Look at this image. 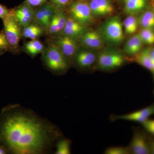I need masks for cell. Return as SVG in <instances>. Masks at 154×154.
<instances>
[{
	"instance_id": "8",
	"label": "cell",
	"mask_w": 154,
	"mask_h": 154,
	"mask_svg": "<svg viewBox=\"0 0 154 154\" xmlns=\"http://www.w3.org/2000/svg\"><path fill=\"white\" fill-rule=\"evenodd\" d=\"M76 38L62 35L55 38L53 44L58 47L63 55L70 61V59L74 57L77 51Z\"/></svg>"
},
{
	"instance_id": "22",
	"label": "cell",
	"mask_w": 154,
	"mask_h": 154,
	"mask_svg": "<svg viewBox=\"0 0 154 154\" xmlns=\"http://www.w3.org/2000/svg\"><path fill=\"white\" fill-rule=\"evenodd\" d=\"M71 141L68 139L61 138L56 144L55 154H71Z\"/></svg>"
},
{
	"instance_id": "10",
	"label": "cell",
	"mask_w": 154,
	"mask_h": 154,
	"mask_svg": "<svg viewBox=\"0 0 154 154\" xmlns=\"http://www.w3.org/2000/svg\"><path fill=\"white\" fill-rule=\"evenodd\" d=\"M154 115V103L137 111L124 115L116 116L113 117L114 120H128L142 123L149 118L150 116Z\"/></svg>"
},
{
	"instance_id": "24",
	"label": "cell",
	"mask_w": 154,
	"mask_h": 154,
	"mask_svg": "<svg viewBox=\"0 0 154 154\" xmlns=\"http://www.w3.org/2000/svg\"><path fill=\"white\" fill-rule=\"evenodd\" d=\"M106 154H131L129 146L110 147L105 150Z\"/></svg>"
},
{
	"instance_id": "34",
	"label": "cell",
	"mask_w": 154,
	"mask_h": 154,
	"mask_svg": "<svg viewBox=\"0 0 154 154\" xmlns=\"http://www.w3.org/2000/svg\"></svg>"
},
{
	"instance_id": "20",
	"label": "cell",
	"mask_w": 154,
	"mask_h": 154,
	"mask_svg": "<svg viewBox=\"0 0 154 154\" xmlns=\"http://www.w3.org/2000/svg\"><path fill=\"white\" fill-rule=\"evenodd\" d=\"M138 20L139 25L143 28H154V12L145 11L141 14Z\"/></svg>"
},
{
	"instance_id": "31",
	"label": "cell",
	"mask_w": 154,
	"mask_h": 154,
	"mask_svg": "<svg viewBox=\"0 0 154 154\" xmlns=\"http://www.w3.org/2000/svg\"><path fill=\"white\" fill-rule=\"evenodd\" d=\"M7 152L6 149L4 147H0V154H5Z\"/></svg>"
},
{
	"instance_id": "6",
	"label": "cell",
	"mask_w": 154,
	"mask_h": 154,
	"mask_svg": "<svg viewBox=\"0 0 154 154\" xmlns=\"http://www.w3.org/2000/svg\"><path fill=\"white\" fill-rule=\"evenodd\" d=\"M151 137V136H149L143 131L136 130L129 146L131 154H151L150 146Z\"/></svg>"
},
{
	"instance_id": "15",
	"label": "cell",
	"mask_w": 154,
	"mask_h": 154,
	"mask_svg": "<svg viewBox=\"0 0 154 154\" xmlns=\"http://www.w3.org/2000/svg\"><path fill=\"white\" fill-rule=\"evenodd\" d=\"M144 44L139 34H135L128 39L125 45V52L129 55H137L140 52Z\"/></svg>"
},
{
	"instance_id": "3",
	"label": "cell",
	"mask_w": 154,
	"mask_h": 154,
	"mask_svg": "<svg viewBox=\"0 0 154 154\" xmlns=\"http://www.w3.org/2000/svg\"><path fill=\"white\" fill-rule=\"evenodd\" d=\"M102 35L109 43L115 45L121 43L124 35L122 24L119 17H112L105 22L102 28Z\"/></svg>"
},
{
	"instance_id": "13",
	"label": "cell",
	"mask_w": 154,
	"mask_h": 154,
	"mask_svg": "<svg viewBox=\"0 0 154 154\" xmlns=\"http://www.w3.org/2000/svg\"><path fill=\"white\" fill-rule=\"evenodd\" d=\"M85 26L80 24L71 17H67L66 22L63 30V35L77 38L85 33Z\"/></svg>"
},
{
	"instance_id": "30",
	"label": "cell",
	"mask_w": 154,
	"mask_h": 154,
	"mask_svg": "<svg viewBox=\"0 0 154 154\" xmlns=\"http://www.w3.org/2000/svg\"><path fill=\"white\" fill-rule=\"evenodd\" d=\"M150 146L151 154H154V139L152 137L150 140Z\"/></svg>"
},
{
	"instance_id": "9",
	"label": "cell",
	"mask_w": 154,
	"mask_h": 154,
	"mask_svg": "<svg viewBox=\"0 0 154 154\" xmlns=\"http://www.w3.org/2000/svg\"><path fill=\"white\" fill-rule=\"evenodd\" d=\"M13 14L18 24L24 28L31 24L34 20L35 10L33 7L25 3L13 11Z\"/></svg>"
},
{
	"instance_id": "33",
	"label": "cell",
	"mask_w": 154,
	"mask_h": 154,
	"mask_svg": "<svg viewBox=\"0 0 154 154\" xmlns=\"http://www.w3.org/2000/svg\"><path fill=\"white\" fill-rule=\"evenodd\" d=\"M79 1H83V2H85V1H87V0H78Z\"/></svg>"
},
{
	"instance_id": "17",
	"label": "cell",
	"mask_w": 154,
	"mask_h": 154,
	"mask_svg": "<svg viewBox=\"0 0 154 154\" xmlns=\"http://www.w3.org/2000/svg\"><path fill=\"white\" fill-rule=\"evenodd\" d=\"M147 5V0H125V9L131 15L143 11Z\"/></svg>"
},
{
	"instance_id": "4",
	"label": "cell",
	"mask_w": 154,
	"mask_h": 154,
	"mask_svg": "<svg viewBox=\"0 0 154 154\" xmlns=\"http://www.w3.org/2000/svg\"><path fill=\"white\" fill-rule=\"evenodd\" d=\"M4 33L9 46L13 48L18 47L22 33L20 26L16 21L13 14V11L5 18L3 19Z\"/></svg>"
},
{
	"instance_id": "16",
	"label": "cell",
	"mask_w": 154,
	"mask_h": 154,
	"mask_svg": "<svg viewBox=\"0 0 154 154\" xmlns=\"http://www.w3.org/2000/svg\"><path fill=\"white\" fill-rule=\"evenodd\" d=\"M135 61L141 66L154 73V60L151 55L149 48L141 51L137 54Z\"/></svg>"
},
{
	"instance_id": "5",
	"label": "cell",
	"mask_w": 154,
	"mask_h": 154,
	"mask_svg": "<svg viewBox=\"0 0 154 154\" xmlns=\"http://www.w3.org/2000/svg\"><path fill=\"white\" fill-rule=\"evenodd\" d=\"M70 17L81 25L85 26L92 22L93 16L89 4L83 1L72 3L69 8Z\"/></svg>"
},
{
	"instance_id": "23",
	"label": "cell",
	"mask_w": 154,
	"mask_h": 154,
	"mask_svg": "<svg viewBox=\"0 0 154 154\" xmlns=\"http://www.w3.org/2000/svg\"><path fill=\"white\" fill-rule=\"evenodd\" d=\"M139 34L145 44H154V28H143Z\"/></svg>"
},
{
	"instance_id": "19",
	"label": "cell",
	"mask_w": 154,
	"mask_h": 154,
	"mask_svg": "<svg viewBox=\"0 0 154 154\" xmlns=\"http://www.w3.org/2000/svg\"><path fill=\"white\" fill-rule=\"evenodd\" d=\"M25 51L32 57H34L43 52L44 46L43 44L37 39H33L25 43Z\"/></svg>"
},
{
	"instance_id": "21",
	"label": "cell",
	"mask_w": 154,
	"mask_h": 154,
	"mask_svg": "<svg viewBox=\"0 0 154 154\" xmlns=\"http://www.w3.org/2000/svg\"><path fill=\"white\" fill-rule=\"evenodd\" d=\"M125 32L127 34H132L135 33L138 27V20L133 15L127 17L124 21Z\"/></svg>"
},
{
	"instance_id": "14",
	"label": "cell",
	"mask_w": 154,
	"mask_h": 154,
	"mask_svg": "<svg viewBox=\"0 0 154 154\" xmlns=\"http://www.w3.org/2000/svg\"><path fill=\"white\" fill-rule=\"evenodd\" d=\"M101 34L96 31L85 32L81 36V41L83 45L90 48H99L102 45V39Z\"/></svg>"
},
{
	"instance_id": "27",
	"label": "cell",
	"mask_w": 154,
	"mask_h": 154,
	"mask_svg": "<svg viewBox=\"0 0 154 154\" xmlns=\"http://www.w3.org/2000/svg\"><path fill=\"white\" fill-rule=\"evenodd\" d=\"M8 42L4 33H0V49H7L9 47Z\"/></svg>"
},
{
	"instance_id": "7",
	"label": "cell",
	"mask_w": 154,
	"mask_h": 154,
	"mask_svg": "<svg viewBox=\"0 0 154 154\" xmlns=\"http://www.w3.org/2000/svg\"><path fill=\"white\" fill-rule=\"evenodd\" d=\"M125 58L120 54L113 51H105L100 54L97 59L98 67L104 70H110L121 67Z\"/></svg>"
},
{
	"instance_id": "29",
	"label": "cell",
	"mask_w": 154,
	"mask_h": 154,
	"mask_svg": "<svg viewBox=\"0 0 154 154\" xmlns=\"http://www.w3.org/2000/svg\"><path fill=\"white\" fill-rule=\"evenodd\" d=\"M12 11H10L5 6L0 5V18L4 19L11 14Z\"/></svg>"
},
{
	"instance_id": "2",
	"label": "cell",
	"mask_w": 154,
	"mask_h": 154,
	"mask_svg": "<svg viewBox=\"0 0 154 154\" xmlns=\"http://www.w3.org/2000/svg\"><path fill=\"white\" fill-rule=\"evenodd\" d=\"M42 61L48 69L55 74L64 73L69 67L70 61L53 43L44 51Z\"/></svg>"
},
{
	"instance_id": "1",
	"label": "cell",
	"mask_w": 154,
	"mask_h": 154,
	"mask_svg": "<svg viewBox=\"0 0 154 154\" xmlns=\"http://www.w3.org/2000/svg\"><path fill=\"white\" fill-rule=\"evenodd\" d=\"M63 137L57 126L20 106L14 107L0 125V139L14 154L47 153Z\"/></svg>"
},
{
	"instance_id": "12",
	"label": "cell",
	"mask_w": 154,
	"mask_h": 154,
	"mask_svg": "<svg viewBox=\"0 0 154 154\" xmlns=\"http://www.w3.org/2000/svg\"><path fill=\"white\" fill-rule=\"evenodd\" d=\"M74 62L79 68L84 69L91 67L96 62V55L92 51L82 50L77 51L74 57Z\"/></svg>"
},
{
	"instance_id": "28",
	"label": "cell",
	"mask_w": 154,
	"mask_h": 154,
	"mask_svg": "<svg viewBox=\"0 0 154 154\" xmlns=\"http://www.w3.org/2000/svg\"><path fill=\"white\" fill-rule=\"evenodd\" d=\"M46 0H26V4L32 7H39L46 3Z\"/></svg>"
},
{
	"instance_id": "11",
	"label": "cell",
	"mask_w": 154,
	"mask_h": 154,
	"mask_svg": "<svg viewBox=\"0 0 154 154\" xmlns=\"http://www.w3.org/2000/svg\"><path fill=\"white\" fill-rule=\"evenodd\" d=\"M89 4L93 17H105L112 14L113 11L110 0H91Z\"/></svg>"
},
{
	"instance_id": "18",
	"label": "cell",
	"mask_w": 154,
	"mask_h": 154,
	"mask_svg": "<svg viewBox=\"0 0 154 154\" xmlns=\"http://www.w3.org/2000/svg\"><path fill=\"white\" fill-rule=\"evenodd\" d=\"M24 28L22 32V36L32 40L38 38L43 32V29L41 26L35 24H30Z\"/></svg>"
},
{
	"instance_id": "25",
	"label": "cell",
	"mask_w": 154,
	"mask_h": 154,
	"mask_svg": "<svg viewBox=\"0 0 154 154\" xmlns=\"http://www.w3.org/2000/svg\"><path fill=\"white\" fill-rule=\"evenodd\" d=\"M146 132L154 136V119H148L142 123Z\"/></svg>"
},
{
	"instance_id": "32",
	"label": "cell",
	"mask_w": 154,
	"mask_h": 154,
	"mask_svg": "<svg viewBox=\"0 0 154 154\" xmlns=\"http://www.w3.org/2000/svg\"><path fill=\"white\" fill-rule=\"evenodd\" d=\"M150 54L151 55L153 59L154 60V48L152 49H150Z\"/></svg>"
},
{
	"instance_id": "26",
	"label": "cell",
	"mask_w": 154,
	"mask_h": 154,
	"mask_svg": "<svg viewBox=\"0 0 154 154\" xmlns=\"http://www.w3.org/2000/svg\"><path fill=\"white\" fill-rule=\"evenodd\" d=\"M71 0H51L52 4L55 8H61L67 5Z\"/></svg>"
}]
</instances>
